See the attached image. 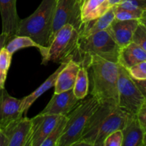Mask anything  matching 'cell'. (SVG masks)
<instances>
[{
    "label": "cell",
    "instance_id": "cell-9",
    "mask_svg": "<svg viewBox=\"0 0 146 146\" xmlns=\"http://www.w3.org/2000/svg\"><path fill=\"white\" fill-rule=\"evenodd\" d=\"M21 99L11 96L5 88H0V129L4 131L23 117Z\"/></svg>",
    "mask_w": 146,
    "mask_h": 146
},
{
    "label": "cell",
    "instance_id": "cell-21",
    "mask_svg": "<svg viewBox=\"0 0 146 146\" xmlns=\"http://www.w3.org/2000/svg\"><path fill=\"white\" fill-rule=\"evenodd\" d=\"M29 47H35V48H38L41 56H42V59H44L46 56L47 52H48V47L39 45L32 38L27 36H14L8 41L5 48H7L9 52L13 54L19 49L29 48Z\"/></svg>",
    "mask_w": 146,
    "mask_h": 146
},
{
    "label": "cell",
    "instance_id": "cell-35",
    "mask_svg": "<svg viewBox=\"0 0 146 146\" xmlns=\"http://www.w3.org/2000/svg\"><path fill=\"white\" fill-rule=\"evenodd\" d=\"M139 21L140 23H141V24H142L146 28V10L143 11V12L142 14V16H141V19H139Z\"/></svg>",
    "mask_w": 146,
    "mask_h": 146
},
{
    "label": "cell",
    "instance_id": "cell-37",
    "mask_svg": "<svg viewBox=\"0 0 146 146\" xmlns=\"http://www.w3.org/2000/svg\"><path fill=\"white\" fill-rule=\"evenodd\" d=\"M84 0H80V3H81V5L83 4V2H84Z\"/></svg>",
    "mask_w": 146,
    "mask_h": 146
},
{
    "label": "cell",
    "instance_id": "cell-5",
    "mask_svg": "<svg viewBox=\"0 0 146 146\" xmlns=\"http://www.w3.org/2000/svg\"><path fill=\"white\" fill-rule=\"evenodd\" d=\"M79 33L71 24L60 29L48 46L47 55L42 59V64L49 61L55 63L68 62L73 59L78 46Z\"/></svg>",
    "mask_w": 146,
    "mask_h": 146
},
{
    "label": "cell",
    "instance_id": "cell-12",
    "mask_svg": "<svg viewBox=\"0 0 146 146\" xmlns=\"http://www.w3.org/2000/svg\"><path fill=\"white\" fill-rule=\"evenodd\" d=\"M31 118L23 116L4 129L8 138V146H28L31 132Z\"/></svg>",
    "mask_w": 146,
    "mask_h": 146
},
{
    "label": "cell",
    "instance_id": "cell-39",
    "mask_svg": "<svg viewBox=\"0 0 146 146\" xmlns=\"http://www.w3.org/2000/svg\"><path fill=\"white\" fill-rule=\"evenodd\" d=\"M79 1H80V0H79Z\"/></svg>",
    "mask_w": 146,
    "mask_h": 146
},
{
    "label": "cell",
    "instance_id": "cell-23",
    "mask_svg": "<svg viewBox=\"0 0 146 146\" xmlns=\"http://www.w3.org/2000/svg\"><path fill=\"white\" fill-rule=\"evenodd\" d=\"M66 122V115H61L54 128L41 144V146H56L58 141L62 136Z\"/></svg>",
    "mask_w": 146,
    "mask_h": 146
},
{
    "label": "cell",
    "instance_id": "cell-30",
    "mask_svg": "<svg viewBox=\"0 0 146 146\" xmlns=\"http://www.w3.org/2000/svg\"><path fill=\"white\" fill-rule=\"evenodd\" d=\"M138 120L143 128L144 133H145V145H146V105L143 104L142 108H141L138 113H137Z\"/></svg>",
    "mask_w": 146,
    "mask_h": 146
},
{
    "label": "cell",
    "instance_id": "cell-17",
    "mask_svg": "<svg viewBox=\"0 0 146 146\" xmlns=\"http://www.w3.org/2000/svg\"><path fill=\"white\" fill-rule=\"evenodd\" d=\"M115 19V6L111 7L101 17L82 24L79 30V37H85L107 29Z\"/></svg>",
    "mask_w": 146,
    "mask_h": 146
},
{
    "label": "cell",
    "instance_id": "cell-22",
    "mask_svg": "<svg viewBox=\"0 0 146 146\" xmlns=\"http://www.w3.org/2000/svg\"><path fill=\"white\" fill-rule=\"evenodd\" d=\"M74 95L78 100L85 98L89 91V75L85 66H81L73 88Z\"/></svg>",
    "mask_w": 146,
    "mask_h": 146
},
{
    "label": "cell",
    "instance_id": "cell-10",
    "mask_svg": "<svg viewBox=\"0 0 146 146\" xmlns=\"http://www.w3.org/2000/svg\"><path fill=\"white\" fill-rule=\"evenodd\" d=\"M61 115L39 113L31 118L32 126L28 146H41Z\"/></svg>",
    "mask_w": 146,
    "mask_h": 146
},
{
    "label": "cell",
    "instance_id": "cell-2",
    "mask_svg": "<svg viewBox=\"0 0 146 146\" xmlns=\"http://www.w3.org/2000/svg\"><path fill=\"white\" fill-rule=\"evenodd\" d=\"M56 0H42L31 15L20 20L16 35L27 36L48 47Z\"/></svg>",
    "mask_w": 146,
    "mask_h": 146
},
{
    "label": "cell",
    "instance_id": "cell-40",
    "mask_svg": "<svg viewBox=\"0 0 146 146\" xmlns=\"http://www.w3.org/2000/svg\"><path fill=\"white\" fill-rule=\"evenodd\" d=\"M145 101H146V100H145Z\"/></svg>",
    "mask_w": 146,
    "mask_h": 146
},
{
    "label": "cell",
    "instance_id": "cell-28",
    "mask_svg": "<svg viewBox=\"0 0 146 146\" xmlns=\"http://www.w3.org/2000/svg\"><path fill=\"white\" fill-rule=\"evenodd\" d=\"M123 133L121 130H118L111 133L104 140L103 146H122Z\"/></svg>",
    "mask_w": 146,
    "mask_h": 146
},
{
    "label": "cell",
    "instance_id": "cell-19",
    "mask_svg": "<svg viewBox=\"0 0 146 146\" xmlns=\"http://www.w3.org/2000/svg\"><path fill=\"white\" fill-rule=\"evenodd\" d=\"M144 61H146V51L135 43L132 41L121 48L118 63L125 69Z\"/></svg>",
    "mask_w": 146,
    "mask_h": 146
},
{
    "label": "cell",
    "instance_id": "cell-32",
    "mask_svg": "<svg viewBox=\"0 0 146 146\" xmlns=\"http://www.w3.org/2000/svg\"><path fill=\"white\" fill-rule=\"evenodd\" d=\"M9 40V36L7 34H6L5 33L1 32L0 34V51L6 46V45H7V44Z\"/></svg>",
    "mask_w": 146,
    "mask_h": 146
},
{
    "label": "cell",
    "instance_id": "cell-18",
    "mask_svg": "<svg viewBox=\"0 0 146 146\" xmlns=\"http://www.w3.org/2000/svg\"><path fill=\"white\" fill-rule=\"evenodd\" d=\"M66 63L67 62L61 63V65L59 66V67L51 76H49L48 78L39 87H38L35 91H33L29 95H28L27 96L24 97V98L21 99V112L22 113L23 115H24V116L27 115V112H28L31 106L35 102L36 100L38 97L41 96L43 94H44L48 89L54 86L58 74L64 68V66L66 65Z\"/></svg>",
    "mask_w": 146,
    "mask_h": 146
},
{
    "label": "cell",
    "instance_id": "cell-8",
    "mask_svg": "<svg viewBox=\"0 0 146 146\" xmlns=\"http://www.w3.org/2000/svg\"><path fill=\"white\" fill-rule=\"evenodd\" d=\"M131 115L133 114L118 106L113 107L101 121L94 146H103L104 140L109 134L118 130H122Z\"/></svg>",
    "mask_w": 146,
    "mask_h": 146
},
{
    "label": "cell",
    "instance_id": "cell-13",
    "mask_svg": "<svg viewBox=\"0 0 146 146\" xmlns=\"http://www.w3.org/2000/svg\"><path fill=\"white\" fill-rule=\"evenodd\" d=\"M2 32L11 37L16 35L20 19L17 11V0H0Z\"/></svg>",
    "mask_w": 146,
    "mask_h": 146
},
{
    "label": "cell",
    "instance_id": "cell-29",
    "mask_svg": "<svg viewBox=\"0 0 146 146\" xmlns=\"http://www.w3.org/2000/svg\"><path fill=\"white\" fill-rule=\"evenodd\" d=\"M12 55L5 47L0 51V69L5 74H7L9 69Z\"/></svg>",
    "mask_w": 146,
    "mask_h": 146
},
{
    "label": "cell",
    "instance_id": "cell-26",
    "mask_svg": "<svg viewBox=\"0 0 146 146\" xmlns=\"http://www.w3.org/2000/svg\"><path fill=\"white\" fill-rule=\"evenodd\" d=\"M132 41L146 51V28L141 23H139L134 32Z\"/></svg>",
    "mask_w": 146,
    "mask_h": 146
},
{
    "label": "cell",
    "instance_id": "cell-1",
    "mask_svg": "<svg viewBox=\"0 0 146 146\" xmlns=\"http://www.w3.org/2000/svg\"><path fill=\"white\" fill-rule=\"evenodd\" d=\"M87 68L91 78V94L100 104L118 106V84L119 64L91 56L83 65Z\"/></svg>",
    "mask_w": 146,
    "mask_h": 146
},
{
    "label": "cell",
    "instance_id": "cell-31",
    "mask_svg": "<svg viewBox=\"0 0 146 146\" xmlns=\"http://www.w3.org/2000/svg\"><path fill=\"white\" fill-rule=\"evenodd\" d=\"M134 82L136 84V86H138V89L141 91V92L142 93L143 95L145 96V100H146V79H143V80H136L133 79Z\"/></svg>",
    "mask_w": 146,
    "mask_h": 146
},
{
    "label": "cell",
    "instance_id": "cell-11",
    "mask_svg": "<svg viewBox=\"0 0 146 146\" xmlns=\"http://www.w3.org/2000/svg\"><path fill=\"white\" fill-rule=\"evenodd\" d=\"M78 100L73 89L59 94H54L52 98L40 113L67 115L78 104Z\"/></svg>",
    "mask_w": 146,
    "mask_h": 146
},
{
    "label": "cell",
    "instance_id": "cell-34",
    "mask_svg": "<svg viewBox=\"0 0 146 146\" xmlns=\"http://www.w3.org/2000/svg\"><path fill=\"white\" fill-rule=\"evenodd\" d=\"M7 74H5L0 69V88H4V84H5L6 78H7Z\"/></svg>",
    "mask_w": 146,
    "mask_h": 146
},
{
    "label": "cell",
    "instance_id": "cell-20",
    "mask_svg": "<svg viewBox=\"0 0 146 146\" xmlns=\"http://www.w3.org/2000/svg\"><path fill=\"white\" fill-rule=\"evenodd\" d=\"M110 8L108 0H84L81 4L82 22H87L101 17Z\"/></svg>",
    "mask_w": 146,
    "mask_h": 146
},
{
    "label": "cell",
    "instance_id": "cell-14",
    "mask_svg": "<svg viewBox=\"0 0 146 146\" xmlns=\"http://www.w3.org/2000/svg\"><path fill=\"white\" fill-rule=\"evenodd\" d=\"M139 23L138 19L126 21L114 19L108 29L120 48H123L132 42L133 36Z\"/></svg>",
    "mask_w": 146,
    "mask_h": 146
},
{
    "label": "cell",
    "instance_id": "cell-15",
    "mask_svg": "<svg viewBox=\"0 0 146 146\" xmlns=\"http://www.w3.org/2000/svg\"><path fill=\"white\" fill-rule=\"evenodd\" d=\"M121 131L123 136L122 146L145 145V133L137 114L131 115Z\"/></svg>",
    "mask_w": 146,
    "mask_h": 146
},
{
    "label": "cell",
    "instance_id": "cell-6",
    "mask_svg": "<svg viewBox=\"0 0 146 146\" xmlns=\"http://www.w3.org/2000/svg\"><path fill=\"white\" fill-rule=\"evenodd\" d=\"M117 88L118 106L131 114L138 113L145 103V98L127 70L120 64Z\"/></svg>",
    "mask_w": 146,
    "mask_h": 146
},
{
    "label": "cell",
    "instance_id": "cell-16",
    "mask_svg": "<svg viewBox=\"0 0 146 146\" xmlns=\"http://www.w3.org/2000/svg\"><path fill=\"white\" fill-rule=\"evenodd\" d=\"M81 65L79 63L71 59L60 71L54 85V94H59L73 89Z\"/></svg>",
    "mask_w": 146,
    "mask_h": 146
},
{
    "label": "cell",
    "instance_id": "cell-38",
    "mask_svg": "<svg viewBox=\"0 0 146 146\" xmlns=\"http://www.w3.org/2000/svg\"><path fill=\"white\" fill-rule=\"evenodd\" d=\"M144 104H145V105H146V101H145V103H144Z\"/></svg>",
    "mask_w": 146,
    "mask_h": 146
},
{
    "label": "cell",
    "instance_id": "cell-3",
    "mask_svg": "<svg viewBox=\"0 0 146 146\" xmlns=\"http://www.w3.org/2000/svg\"><path fill=\"white\" fill-rule=\"evenodd\" d=\"M121 48L108 29L85 37H79L78 46L73 60L83 66L91 56L118 63Z\"/></svg>",
    "mask_w": 146,
    "mask_h": 146
},
{
    "label": "cell",
    "instance_id": "cell-36",
    "mask_svg": "<svg viewBox=\"0 0 146 146\" xmlns=\"http://www.w3.org/2000/svg\"><path fill=\"white\" fill-rule=\"evenodd\" d=\"M123 1V0H108V3H109V6L111 7H113V6L118 5L119 3H121V1Z\"/></svg>",
    "mask_w": 146,
    "mask_h": 146
},
{
    "label": "cell",
    "instance_id": "cell-24",
    "mask_svg": "<svg viewBox=\"0 0 146 146\" xmlns=\"http://www.w3.org/2000/svg\"><path fill=\"white\" fill-rule=\"evenodd\" d=\"M143 11L140 10H130L115 6V20L126 21L141 19Z\"/></svg>",
    "mask_w": 146,
    "mask_h": 146
},
{
    "label": "cell",
    "instance_id": "cell-27",
    "mask_svg": "<svg viewBox=\"0 0 146 146\" xmlns=\"http://www.w3.org/2000/svg\"><path fill=\"white\" fill-rule=\"evenodd\" d=\"M118 7L130 10H146V0H123L118 4Z\"/></svg>",
    "mask_w": 146,
    "mask_h": 146
},
{
    "label": "cell",
    "instance_id": "cell-33",
    "mask_svg": "<svg viewBox=\"0 0 146 146\" xmlns=\"http://www.w3.org/2000/svg\"><path fill=\"white\" fill-rule=\"evenodd\" d=\"M0 146H8V138L2 130L0 129Z\"/></svg>",
    "mask_w": 146,
    "mask_h": 146
},
{
    "label": "cell",
    "instance_id": "cell-7",
    "mask_svg": "<svg viewBox=\"0 0 146 146\" xmlns=\"http://www.w3.org/2000/svg\"><path fill=\"white\" fill-rule=\"evenodd\" d=\"M82 24L81 5L79 0H56L48 46L57 31L64 26L71 24L79 32Z\"/></svg>",
    "mask_w": 146,
    "mask_h": 146
},
{
    "label": "cell",
    "instance_id": "cell-4",
    "mask_svg": "<svg viewBox=\"0 0 146 146\" xmlns=\"http://www.w3.org/2000/svg\"><path fill=\"white\" fill-rule=\"evenodd\" d=\"M99 106L100 103L93 96L80 100L76 106L66 115L65 129L56 146H71L78 141L88 120Z\"/></svg>",
    "mask_w": 146,
    "mask_h": 146
},
{
    "label": "cell",
    "instance_id": "cell-25",
    "mask_svg": "<svg viewBox=\"0 0 146 146\" xmlns=\"http://www.w3.org/2000/svg\"><path fill=\"white\" fill-rule=\"evenodd\" d=\"M126 70L133 79H146V61L138 63Z\"/></svg>",
    "mask_w": 146,
    "mask_h": 146
}]
</instances>
